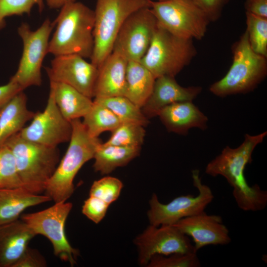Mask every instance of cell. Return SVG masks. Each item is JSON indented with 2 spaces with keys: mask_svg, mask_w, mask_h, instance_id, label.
I'll return each instance as SVG.
<instances>
[{
  "mask_svg": "<svg viewBox=\"0 0 267 267\" xmlns=\"http://www.w3.org/2000/svg\"><path fill=\"white\" fill-rule=\"evenodd\" d=\"M267 135L265 131L256 135L246 134L237 147L228 146L207 164L205 173L213 177L221 176L232 187V194L238 207L244 211H259L267 205V191L257 184L250 186L244 175L245 167L252 161L256 147Z\"/></svg>",
  "mask_w": 267,
  "mask_h": 267,
  "instance_id": "obj_1",
  "label": "cell"
},
{
  "mask_svg": "<svg viewBox=\"0 0 267 267\" xmlns=\"http://www.w3.org/2000/svg\"><path fill=\"white\" fill-rule=\"evenodd\" d=\"M201 264L197 252L155 255L150 259L148 267H199Z\"/></svg>",
  "mask_w": 267,
  "mask_h": 267,
  "instance_id": "obj_33",
  "label": "cell"
},
{
  "mask_svg": "<svg viewBox=\"0 0 267 267\" xmlns=\"http://www.w3.org/2000/svg\"><path fill=\"white\" fill-rule=\"evenodd\" d=\"M199 171H192L193 185L198 189V194L177 197L167 204L161 203L156 194L149 200L147 217L150 225H172L179 220L194 216L204 212L214 196L211 188L202 183Z\"/></svg>",
  "mask_w": 267,
  "mask_h": 267,
  "instance_id": "obj_11",
  "label": "cell"
},
{
  "mask_svg": "<svg viewBox=\"0 0 267 267\" xmlns=\"http://www.w3.org/2000/svg\"><path fill=\"white\" fill-rule=\"evenodd\" d=\"M24 187L15 159L5 144L0 147V189Z\"/></svg>",
  "mask_w": 267,
  "mask_h": 267,
  "instance_id": "obj_30",
  "label": "cell"
},
{
  "mask_svg": "<svg viewBox=\"0 0 267 267\" xmlns=\"http://www.w3.org/2000/svg\"><path fill=\"white\" fill-rule=\"evenodd\" d=\"M76 54L54 56L45 68L49 82L66 84L92 98L94 96L98 69Z\"/></svg>",
  "mask_w": 267,
  "mask_h": 267,
  "instance_id": "obj_15",
  "label": "cell"
},
{
  "mask_svg": "<svg viewBox=\"0 0 267 267\" xmlns=\"http://www.w3.org/2000/svg\"><path fill=\"white\" fill-rule=\"evenodd\" d=\"M232 52V63L226 74L209 88L210 92L217 96L253 91L267 76V57L252 49L246 31L233 44Z\"/></svg>",
  "mask_w": 267,
  "mask_h": 267,
  "instance_id": "obj_5",
  "label": "cell"
},
{
  "mask_svg": "<svg viewBox=\"0 0 267 267\" xmlns=\"http://www.w3.org/2000/svg\"><path fill=\"white\" fill-rule=\"evenodd\" d=\"M246 32L252 49L267 57V18L246 12Z\"/></svg>",
  "mask_w": 267,
  "mask_h": 267,
  "instance_id": "obj_29",
  "label": "cell"
},
{
  "mask_svg": "<svg viewBox=\"0 0 267 267\" xmlns=\"http://www.w3.org/2000/svg\"><path fill=\"white\" fill-rule=\"evenodd\" d=\"M197 54L193 40L176 36L160 25L141 63L154 78L175 77Z\"/></svg>",
  "mask_w": 267,
  "mask_h": 267,
  "instance_id": "obj_7",
  "label": "cell"
},
{
  "mask_svg": "<svg viewBox=\"0 0 267 267\" xmlns=\"http://www.w3.org/2000/svg\"><path fill=\"white\" fill-rule=\"evenodd\" d=\"M202 90L200 86L183 87L178 83L175 77L162 76L155 79L152 91L141 109L149 119L158 116L163 108L172 103L192 101Z\"/></svg>",
  "mask_w": 267,
  "mask_h": 267,
  "instance_id": "obj_17",
  "label": "cell"
},
{
  "mask_svg": "<svg viewBox=\"0 0 267 267\" xmlns=\"http://www.w3.org/2000/svg\"><path fill=\"white\" fill-rule=\"evenodd\" d=\"M138 262L147 266L155 255L197 252L188 236L174 225H149L134 240Z\"/></svg>",
  "mask_w": 267,
  "mask_h": 267,
  "instance_id": "obj_14",
  "label": "cell"
},
{
  "mask_svg": "<svg viewBox=\"0 0 267 267\" xmlns=\"http://www.w3.org/2000/svg\"><path fill=\"white\" fill-rule=\"evenodd\" d=\"M158 25L150 7L135 11L121 26L112 51L118 52L128 61H140L150 44Z\"/></svg>",
  "mask_w": 267,
  "mask_h": 267,
  "instance_id": "obj_12",
  "label": "cell"
},
{
  "mask_svg": "<svg viewBox=\"0 0 267 267\" xmlns=\"http://www.w3.org/2000/svg\"><path fill=\"white\" fill-rule=\"evenodd\" d=\"M23 91L14 96L0 112V147L10 137L19 133L36 114L28 109Z\"/></svg>",
  "mask_w": 267,
  "mask_h": 267,
  "instance_id": "obj_22",
  "label": "cell"
},
{
  "mask_svg": "<svg viewBox=\"0 0 267 267\" xmlns=\"http://www.w3.org/2000/svg\"><path fill=\"white\" fill-rule=\"evenodd\" d=\"M54 27L53 22L46 18L35 30L25 22L18 28L23 51L17 71L9 80L17 84L23 90L42 85L41 69L44 59L48 53L49 37Z\"/></svg>",
  "mask_w": 267,
  "mask_h": 267,
  "instance_id": "obj_8",
  "label": "cell"
},
{
  "mask_svg": "<svg viewBox=\"0 0 267 267\" xmlns=\"http://www.w3.org/2000/svg\"><path fill=\"white\" fill-rule=\"evenodd\" d=\"M158 0L162 1V0Z\"/></svg>",
  "mask_w": 267,
  "mask_h": 267,
  "instance_id": "obj_40",
  "label": "cell"
},
{
  "mask_svg": "<svg viewBox=\"0 0 267 267\" xmlns=\"http://www.w3.org/2000/svg\"><path fill=\"white\" fill-rule=\"evenodd\" d=\"M72 133L71 122L61 114L55 103L53 93L49 89L46 107L36 112L30 124L19 133L23 138L44 145L57 147L69 141Z\"/></svg>",
  "mask_w": 267,
  "mask_h": 267,
  "instance_id": "obj_13",
  "label": "cell"
},
{
  "mask_svg": "<svg viewBox=\"0 0 267 267\" xmlns=\"http://www.w3.org/2000/svg\"><path fill=\"white\" fill-rule=\"evenodd\" d=\"M205 13L210 22L217 21L230 0H193Z\"/></svg>",
  "mask_w": 267,
  "mask_h": 267,
  "instance_id": "obj_35",
  "label": "cell"
},
{
  "mask_svg": "<svg viewBox=\"0 0 267 267\" xmlns=\"http://www.w3.org/2000/svg\"><path fill=\"white\" fill-rule=\"evenodd\" d=\"M56 105L63 116L71 121L83 118L91 107V98L66 84L49 82Z\"/></svg>",
  "mask_w": 267,
  "mask_h": 267,
  "instance_id": "obj_23",
  "label": "cell"
},
{
  "mask_svg": "<svg viewBox=\"0 0 267 267\" xmlns=\"http://www.w3.org/2000/svg\"><path fill=\"white\" fill-rule=\"evenodd\" d=\"M111 133L108 140L104 143L121 146L141 147L145 136L144 127L130 123H121Z\"/></svg>",
  "mask_w": 267,
  "mask_h": 267,
  "instance_id": "obj_28",
  "label": "cell"
},
{
  "mask_svg": "<svg viewBox=\"0 0 267 267\" xmlns=\"http://www.w3.org/2000/svg\"><path fill=\"white\" fill-rule=\"evenodd\" d=\"M152 0H96L94 47L90 62L98 69L112 52L123 24L135 11L150 7Z\"/></svg>",
  "mask_w": 267,
  "mask_h": 267,
  "instance_id": "obj_6",
  "label": "cell"
},
{
  "mask_svg": "<svg viewBox=\"0 0 267 267\" xmlns=\"http://www.w3.org/2000/svg\"><path fill=\"white\" fill-rule=\"evenodd\" d=\"M23 90L17 84L10 80L6 84L0 86V112L14 96Z\"/></svg>",
  "mask_w": 267,
  "mask_h": 267,
  "instance_id": "obj_37",
  "label": "cell"
},
{
  "mask_svg": "<svg viewBox=\"0 0 267 267\" xmlns=\"http://www.w3.org/2000/svg\"><path fill=\"white\" fill-rule=\"evenodd\" d=\"M128 60L113 51L98 68L94 98L124 96Z\"/></svg>",
  "mask_w": 267,
  "mask_h": 267,
  "instance_id": "obj_20",
  "label": "cell"
},
{
  "mask_svg": "<svg viewBox=\"0 0 267 267\" xmlns=\"http://www.w3.org/2000/svg\"><path fill=\"white\" fill-rule=\"evenodd\" d=\"M53 21L48 53L54 56L76 54L90 58L94 47V10L76 0L66 3Z\"/></svg>",
  "mask_w": 267,
  "mask_h": 267,
  "instance_id": "obj_2",
  "label": "cell"
},
{
  "mask_svg": "<svg viewBox=\"0 0 267 267\" xmlns=\"http://www.w3.org/2000/svg\"><path fill=\"white\" fill-rule=\"evenodd\" d=\"M76 0H46L47 5L51 9L60 8L67 3Z\"/></svg>",
  "mask_w": 267,
  "mask_h": 267,
  "instance_id": "obj_39",
  "label": "cell"
},
{
  "mask_svg": "<svg viewBox=\"0 0 267 267\" xmlns=\"http://www.w3.org/2000/svg\"><path fill=\"white\" fill-rule=\"evenodd\" d=\"M35 236L21 219L0 225V267H13Z\"/></svg>",
  "mask_w": 267,
  "mask_h": 267,
  "instance_id": "obj_19",
  "label": "cell"
},
{
  "mask_svg": "<svg viewBox=\"0 0 267 267\" xmlns=\"http://www.w3.org/2000/svg\"><path fill=\"white\" fill-rule=\"evenodd\" d=\"M246 12L267 18V0H246Z\"/></svg>",
  "mask_w": 267,
  "mask_h": 267,
  "instance_id": "obj_38",
  "label": "cell"
},
{
  "mask_svg": "<svg viewBox=\"0 0 267 267\" xmlns=\"http://www.w3.org/2000/svg\"><path fill=\"white\" fill-rule=\"evenodd\" d=\"M47 261L36 249L29 246L13 267H45Z\"/></svg>",
  "mask_w": 267,
  "mask_h": 267,
  "instance_id": "obj_36",
  "label": "cell"
},
{
  "mask_svg": "<svg viewBox=\"0 0 267 267\" xmlns=\"http://www.w3.org/2000/svg\"><path fill=\"white\" fill-rule=\"evenodd\" d=\"M158 116L170 132L186 135L192 128L205 130L207 128L208 117L192 101H180L163 108Z\"/></svg>",
  "mask_w": 267,
  "mask_h": 267,
  "instance_id": "obj_18",
  "label": "cell"
},
{
  "mask_svg": "<svg viewBox=\"0 0 267 267\" xmlns=\"http://www.w3.org/2000/svg\"><path fill=\"white\" fill-rule=\"evenodd\" d=\"M50 201L45 194H35L24 187L0 189V225L19 219L29 207Z\"/></svg>",
  "mask_w": 267,
  "mask_h": 267,
  "instance_id": "obj_21",
  "label": "cell"
},
{
  "mask_svg": "<svg viewBox=\"0 0 267 267\" xmlns=\"http://www.w3.org/2000/svg\"><path fill=\"white\" fill-rule=\"evenodd\" d=\"M109 205L97 197L89 196L84 201L82 212L92 222L98 223L105 217Z\"/></svg>",
  "mask_w": 267,
  "mask_h": 267,
  "instance_id": "obj_34",
  "label": "cell"
},
{
  "mask_svg": "<svg viewBox=\"0 0 267 267\" xmlns=\"http://www.w3.org/2000/svg\"><path fill=\"white\" fill-rule=\"evenodd\" d=\"M82 123L90 135L95 137L104 132H112L121 123L109 109L94 100Z\"/></svg>",
  "mask_w": 267,
  "mask_h": 267,
  "instance_id": "obj_27",
  "label": "cell"
},
{
  "mask_svg": "<svg viewBox=\"0 0 267 267\" xmlns=\"http://www.w3.org/2000/svg\"><path fill=\"white\" fill-rule=\"evenodd\" d=\"M72 133L66 153L47 182L44 194L54 203L67 201L74 191V180L82 166L93 159L101 143L88 133L80 119L71 121Z\"/></svg>",
  "mask_w": 267,
  "mask_h": 267,
  "instance_id": "obj_3",
  "label": "cell"
},
{
  "mask_svg": "<svg viewBox=\"0 0 267 267\" xmlns=\"http://www.w3.org/2000/svg\"><path fill=\"white\" fill-rule=\"evenodd\" d=\"M123 186L122 182L118 178L106 176L93 181L89 196L97 197L110 205L118 198Z\"/></svg>",
  "mask_w": 267,
  "mask_h": 267,
  "instance_id": "obj_32",
  "label": "cell"
},
{
  "mask_svg": "<svg viewBox=\"0 0 267 267\" xmlns=\"http://www.w3.org/2000/svg\"><path fill=\"white\" fill-rule=\"evenodd\" d=\"M150 8L159 25L173 35L201 40L210 23L193 0L151 1Z\"/></svg>",
  "mask_w": 267,
  "mask_h": 267,
  "instance_id": "obj_9",
  "label": "cell"
},
{
  "mask_svg": "<svg viewBox=\"0 0 267 267\" xmlns=\"http://www.w3.org/2000/svg\"><path fill=\"white\" fill-rule=\"evenodd\" d=\"M141 147H126L101 143L97 147L93 159L94 171L108 175L117 168L127 165L138 156Z\"/></svg>",
  "mask_w": 267,
  "mask_h": 267,
  "instance_id": "obj_25",
  "label": "cell"
},
{
  "mask_svg": "<svg viewBox=\"0 0 267 267\" xmlns=\"http://www.w3.org/2000/svg\"><path fill=\"white\" fill-rule=\"evenodd\" d=\"M4 144L13 154L24 188L35 194L44 192L45 186L59 162L57 147L27 140L19 133Z\"/></svg>",
  "mask_w": 267,
  "mask_h": 267,
  "instance_id": "obj_4",
  "label": "cell"
},
{
  "mask_svg": "<svg viewBox=\"0 0 267 267\" xmlns=\"http://www.w3.org/2000/svg\"><path fill=\"white\" fill-rule=\"evenodd\" d=\"M94 100L109 109L121 123L136 124L144 127L149 124V119L141 108L124 96L94 98Z\"/></svg>",
  "mask_w": 267,
  "mask_h": 267,
  "instance_id": "obj_26",
  "label": "cell"
},
{
  "mask_svg": "<svg viewBox=\"0 0 267 267\" xmlns=\"http://www.w3.org/2000/svg\"><path fill=\"white\" fill-rule=\"evenodd\" d=\"M172 225L192 238L196 252L206 246L225 245L231 242L229 230L222 223V217L208 215L205 211L182 218Z\"/></svg>",
  "mask_w": 267,
  "mask_h": 267,
  "instance_id": "obj_16",
  "label": "cell"
},
{
  "mask_svg": "<svg viewBox=\"0 0 267 267\" xmlns=\"http://www.w3.org/2000/svg\"><path fill=\"white\" fill-rule=\"evenodd\" d=\"M35 6L42 12L44 8V0H0V31L6 25V18L13 15H30Z\"/></svg>",
  "mask_w": 267,
  "mask_h": 267,
  "instance_id": "obj_31",
  "label": "cell"
},
{
  "mask_svg": "<svg viewBox=\"0 0 267 267\" xmlns=\"http://www.w3.org/2000/svg\"><path fill=\"white\" fill-rule=\"evenodd\" d=\"M73 205L67 201L54 203L44 210L21 215L24 221L37 235H42L51 242L53 254L62 261L73 267L77 263L79 252L68 241L65 231L67 217Z\"/></svg>",
  "mask_w": 267,
  "mask_h": 267,
  "instance_id": "obj_10",
  "label": "cell"
},
{
  "mask_svg": "<svg viewBox=\"0 0 267 267\" xmlns=\"http://www.w3.org/2000/svg\"><path fill=\"white\" fill-rule=\"evenodd\" d=\"M155 78L138 61H128L124 96L141 108L150 96Z\"/></svg>",
  "mask_w": 267,
  "mask_h": 267,
  "instance_id": "obj_24",
  "label": "cell"
}]
</instances>
